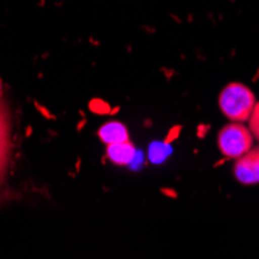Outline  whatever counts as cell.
Wrapping results in <instances>:
<instances>
[{"mask_svg":"<svg viewBox=\"0 0 259 259\" xmlns=\"http://www.w3.org/2000/svg\"><path fill=\"white\" fill-rule=\"evenodd\" d=\"M256 106L254 93L241 82L227 84L219 95L221 112L233 123H244Z\"/></svg>","mask_w":259,"mask_h":259,"instance_id":"1","label":"cell"},{"mask_svg":"<svg viewBox=\"0 0 259 259\" xmlns=\"http://www.w3.org/2000/svg\"><path fill=\"white\" fill-rule=\"evenodd\" d=\"M218 148L224 157L236 160L253 148V134L241 123H230L218 135Z\"/></svg>","mask_w":259,"mask_h":259,"instance_id":"2","label":"cell"},{"mask_svg":"<svg viewBox=\"0 0 259 259\" xmlns=\"http://www.w3.org/2000/svg\"><path fill=\"white\" fill-rule=\"evenodd\" d=\"M11 115L0 90V185L5 180L11 160Z\"/></svg>","mask_w":259,"mask_h":259,"instance_id":"3","label":"cell"},{"mask_svg":"<svg viewBox=\"0 0 259 259\" xmlns=\"http://www.w3.org/2000/svg\"><path fill=\"white\" fill-rule=\"evenodd\" d=\"M233 174L241 185L259 183V146L251 148L247 154L236 158Z\"/></svg>","mask_w":259,"mask_h":259,"instance_id":"4","label":"cell"},{"mask_svg":"<svg viewBox=\"0 0 259 259\" xmlns=\"http://www.w3.org/2000/svg\"><path fill=\"white\" fill-rule=\"evenodd\" d=\"M98 137L106 146L116 145V143H123V141L129 140V132L126 126L120 121H110L106 123L104 126L100 127Z\"/></svg>","mask_w":259,"mask_h":259,"instance_id":"5","label":"cell"},{"mask_svg":"<svg viewBox=\"0 0 259 259\" xmlns=\"http://www.w3.org/2000/svg\"><path fill=\"white\" fill-rule=\"evenodd\" d=\"M106 154L112 163L118 164V166H126V164H129L135 157V146L131 140H127V141H123V143L107 146Z\"/></svg>","mask_w":259,"mask_h":259,"instance_id":"6","label":"cell"},{"mask_svg":"<svg viewBox=\"0 0 259 259\" xmlns=\"http://www.w3.org/2000/svg\"><path fill=\"white\" fill-rule=\"evenodd\" d=\"M248 129L253 134V138L259 141V103H256L250 118H248Z\"/></svg>","mask_w":259,"mask_h":259,"instance_id":"7","label":"cell"}]
</instances>
